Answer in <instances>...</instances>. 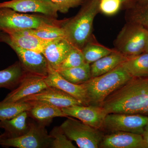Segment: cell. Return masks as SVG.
I'll use <instances>...</instances> for the list:
<instances>
[{
  "instance_id": "cell-19",
  "label": "cell",
  "mask_w": 148,
  "mask_h": 148,
  "mask_svg": "<svg viewBox=\"0 0 148 148\" xmlns=\"http://www.w3.org/2000/svg\"><path fill=\"white\" fill-rule=\"evenodd\" d=\"M28 117V112L25 111L13 118L0 121V128L4 130L5 139L18 138L25 134L29 129Z\"/></svg>"
},
{
  "instance_id": "cell-37",
  "label": "cell",
  "mask_w": 148,
  "mask_h": 148,
  "mask_svg": "<svg viewBox=\"0 0 148 148\" xmlns=\"http://www.w3.org/2000/svg\"><path fill=\"white\" fill-rule=\"evenodd\" d=\"M0 32H1V31H0ZM0 42H1V37H0Z\"/></svg>"
},
{
  "instance_id": "cell-26",
  "label": "cell",
  "mask_w": 148,
  "mask_h": 148,
  "mask_svg": "<svg viewBox=\"0 0 148 148\" xmlns=\"http://www.w3.org/2000/svg\"><path fill=\"white\" fill-rule=\"evenodd\" d=\"M28 34L47 41L65 38L62 26L47 24L36 29H27Z\"/></svg>"
},
{
  "instance_id": "cell-10",
  "label": "cell",
  "mask_w": 148,
  "mask_h": 148,
  "mask_svg": "<svg viewBox=\"0 0 148 148\" xmlns=\"http://www.w3.org/2000/svg\"><path fill=\"white\" fill-rule=\"evenodd\" d=\"M67 116L73 117L97 129L103 130L104 121L108 114L100 106L75 105L62 108Z\"/></svg>"
},
{
  "instance_id": "cell-35",
  "label": "cell",
  "mask_w": 148,
  "mask_h": 148,
  "mask_svg": "<svg viewBox=\"0 0 148 148\" xmlns=\"http://www.w3.org/2000/svg\"><path fill=\"white\" fill-rule=\"evenodd\" d=\"M5 135L4 133L0 135V142L1 140H3V139H5Z\"/></svg>"
},
{
  "instance_id": "cell-28",
  "label": "cell",
  "mask_w": 148,
  "mask_h": 148,
  "mask_svg": "<svg viewBox=\"0 0 148 148\" xmlns=\"http://www.w3.org/2000/svg\"><path fill=\"white\" fill-rule=\"evenodd\" d=\"M49 135L52 139L50 148H77L72 143L71 140L67 137L60 126L53 127Z\"/></svg>"
},
{
  "instance_id": "cell-13",
  "label": "cell",
  "mask_w": 148,
  "mask_h": 148,
  "mask_svg": "<svg viewBox=\"0 0 148 148\" xmlns=\"http://www.w3.org/2000/svg\"><path fill=\"white\" fill-rule=\"evenodd\" d=\"M32 101H45L61 109L75 105H84L69 93L53 86H48L41 91L29 95L18 102Z\"/></svg>"
},
{
  "instance_id": "cell-34",
  "label": "cell",
  "mask_w": 148,
  "mask_h": 148,
  "mask_svg": "<svg viewBox=\"0 0 148 148\" xmlns=\"http://www.w3.org/2000/svg\"><path fill=\"white\" fill-rule=\"evenodd\" d=\"M138 3L142 4H148V0H139Z\"/></svg>"
},
{
  "instance_id": "cell-12",
  "label": "cell",
  "mask_w": 148,
  "mask_h": 148,
  "mask_svg": "<svg viewBox=\"0 0 148 148\" xmlns=\"http://www.w3.org/2000/svg\"><path fill=\"white\" fill-rule=\"evenodd\" d=\"M45 77L26 73L17 87L8 93L2 102H18L29 95L41 91L48 86L45 82Z\"/></svg>"
},
{
  "instance_id": "cell-23",
  "label": "cell",
  "mask_w": 148,
  "mask_h": 148,
  "mask_svg": "<svg viewBox=\"0 0 148 148\" xmlns=\"http://www.w3.org/2000/svg\"><path fill=\"white\" fill-rule=\"evenodd\" d=\"M82 50L86 63L90 64L110 54L114 49L109 48L99 43L93 36Z\"/></svg>"
},
{
  "instance_id": "cell-29",
  "label": "cell",
  "mask_w": 148,
  "mask_h": 148,
  "mask_svg": "<svg viewBox=\"0 0 148 148\" xmlns=\"http://www.w3.org/2000/svg\"><path fill=\"white\" fill-rule=\"evenodd\" d=\"M86 63L82 50L73 47L57 71L78 67Z\"/></svg>"
},
{
  "instance_id": "cell-32",
  "label": "cell",
  "mask_w": 148,
  "mask_h": 148,
  "mask_svg": "<svg viewBox=\"0 0 148 148\" xmlns=\"http://www.w3.org/2000/svg\"><path fill=\"white\" fill-rule=\"evenodd\" d=\"M123 6L127 8H130L131 7L135 5L139 2V0H121Z\"/></svg>"
},
{
  "instance_id": "cell-2",
  "label": "cell",
  "mask_w": 148,
  "mask_h": 148,
  "mask_svg": "<svg viewBox=\"0 0 148 148\" xmlns=\"http://www.w3.org/2000/svg\"><path fill=\"white\" fill-rule=\"evenodd\" d=\"M100 0H87L75 16L66 19L63 24L65 38L74 47L82 50L94 36L93 21L100 12Z\"/></svg>"
},
{
  "instance_id": "cell-17",
  "label": "cell",
  "mask_w": 148,
  "mask_h": 148,
  "mask_svg": "<svg viewBox=\"0 0 148 148\" xmlns=\"http://www.w3.org/2000/svg\"><path fill=\"white\" fill-rule=\"evenodd\" d=\"M29 101L32 104V108L27 111L29 116L40 124L46 126L54 118L68 117L61 108L50 103L40 101Z\"/></svg>"
},
{
  "instance_id": "cell-8",
  "label": "cell",
  "mask_w": 148,
  "mask_h": 148,
  "mask_svg": "<svg viewBox=\"0 0 148 148\" xmlns=\"http://www.w3.org/2000/svg\"><path fill=\"white\" fill-rule=\"evenodd\" d=\"M0 37L1 42L8 45L16 53L19 62L26 73L39 76H47L49 64L42 53L17 46L9 39L6 34L1 31Z\"/></svg>"
},
{
  "instance_id": "cell-15",
  "label": "cell",
  "mask_w": 148,
  "mask_h": 148,
  "mask_svg": "<svg viewBox=\"0 0 148 148\" xmlns=\"http://www.w3.org/2000/svg\"><path fill=\"white\" fill-rule=\"evenodd\" d=\"M99 148H146V147L142 135L115 132L104 135Z\"/></svg>"
},
{
  "instance_id": "cell-9",
  "label": "cell",
  "mask_w": 148,
  "mask_h": 148,
  "mask_svg": "<svg viewBox=\"0 0 148 148\" xmlns=\"http://www.w3.org/2000/svg\"><path fill=\"white\" fill-rule=\"evenodd\" d=\"M148 125V116L136 114L110 113L106 116L103 130L142 135Z\"/></svg>"
},
{
  "instance_id": "cell-24",
  "label": "cell",
  "mask_w": 148,
  "mask_h": 148,
  "mask_svg": "<svg viewBox=\"0 0 148 148\" xmlns=\"http://www.w3.org/2000/svg\"><path fill=\"white\" fill-rule=\"evenodd\" d=\"M57 71L64 78L74 84H82L92 78L90 64L87 63Z\"/></svg>"
},
{
  "instance_id": "cell-22",
  "label": "cell",
  "mask_w": 148,
  "mask_h": 148,
  "mask_svg": "<svg viewBox=\"0 0 148 148\" xmlns=\"http://www.w3.org/2000/svg\"><path fill=\"white\" fill-rule=\"evenodd\" d=\"M26 73L19 61L0 71V88L13 90L17 87Z\"/></svg>"
},
{
  "instance_id": "cell-33",
  "label": "cell",
  "mask_w": 148,
  "mask_h": 148,
  "mask_svg": "<svg viewBox=\"0 0 148 148\" xmlns=\"http://www.w3.org/2000/svg\"><path fill=\"white\" fill-rule=\"evenodd\" d=\"M142 135L145 144L146 148H148V125L145 127L144 132Z\"/></svg>"
},
{
  "instance_id": "cell-11",
  "label": "cell",
  "mask_w": 148,
  "mask_h": 148,
  "mask_svg": "<svg viewBox=\"0 0 148 148\" xmlns=\"http://www.w3.org/2000/svg\"><path fill=\"white\" fill-rule=\"evenodd\" d=\"M8 8L21 13L34 12L57 18V5L50 0H10L0 3V8Z\"/></svg>"
},
{
  "instance_id": "cell-6",
  "label": "cell",
  "mask_w": 148,
  "mask_h": 148,
  "mask_svg": "<svg viewBox=\"0 0 148 148\" xmlns=\"http://www.w3.org/2000/svg\"><path fill=\"white\" fill-rule=\"evenodd\" d=\"M60 126L67 137L80 148H99L105 135L102 130L70 116Z\"/></svg>"
},
{
  "instance_id": "cell-18",
  "label": "cell",
  "mask_w": 148,
  "mask_h": 148,
  "mask_svg": "<svg viewBox=\"0 0 148 148\" xmlns=\"http://www.w3.org/2000/svg\"><path fill=\"white\" fill-rule=\"evenodd\" d=\"M27 29L6 34L9 39L17 46L39 53H42L44 48L49 41L42 39L28 34Z\"/></svg>"
},
{
  "instance_id": "cell-21",
  "label": "cell",
  "mask_w": 148,
  "mask_h": 148,
  "mask_svg": "<svg viewBox=\"0 0 148 148\" xmlns=\"http://www.w3.org/2000/svg\"><path fill=\"white\" fill-rule=\"evenodd\" d=\"M121 66L133 78L148 77V53L128 57Z\"/></svg>"
},
{
  "instance_id": "cell-38",
  "label": "cell",
  "mask_w": 148,
  "mask_h": 148,
  "mask_svg": "<svg viewBox=\"0 0 148 148\" xmlns=\"http://www.w3.org/2000/svg\"><path fill=\"white\" fill-rule=\"evenodd\" d=\"M100 1H101V0H100Z\"/></svg>"
},
{
  "instance_id": "cell-16",
  "label": "cell",
  "mask_w": 148,
  "mask_h": 148,
  "mask_svg": "<svg viewBox=\"0 0 148 148\" xmlns=\"http://www.w3.org/2000/svg\"><path fill=\"white\" fill-rule=\"evenodd\" d=\"M73 47L66 38H60L49 41L42 53L49 64L57 71Z\"/></svg>"
},
{
  "instance_id": "cell-36",
  "label": "cell",
  "mask_w": 148,
  "mask_h": 148,
  "mask_svg": "<svg viewBox=\"0 0 148 148\" xmlns=\"http://www.w3.org/2000/svg\"><path fill=\"white\" fill-rule=\"evenodd\" d=\"M145 52L148 53V36L147 40V44H146Z\"/></svg>"
},
{
  "instance_id": "cell-5",
  "label": "cell",
  "mask_w": 148,
  "mask_h": 148,
  "mask_svg": "<svg viewBox=\"0 0 148 148\" xmlns=\"http://www.w3.org/2000/svg\"><path fill=\"white\" fill-rule=\"evenodd\" d=\"M148 30L140 24L127 22L114 42V49L127 58L145 52Z\"/></svg>"
},
{
  "instance_id": "cell-31",
  "label": "cell",
  "mask_w": 148,
  "mask_h": 148,
  "mask_svg": "<svg viewBox=\"0 0 148 148\" xmlns=\"http://www.w3.org/2000/svg\"><path fill=\"white\" fill-rule=\"evenodd\" d=\"M58 7V12L66 13L71 9L82 5L87 0H50Z\"/></svg>"
},
{
  "instance_id": "cell-7",
  "label": "cell",
  "mask_w": 148,
  "mask_h": 148,
  "mask_svg": "<svg viewBox=\"0 0 148 148\" xmlns=\"http://www.w3.org/2000/svg\"><path fill=\"white\" fill-rule=\"evenodd\" d=\"M29 123V130L24 135L18 138L3 139L0 145L5 147L50 148L52 139L47 133L46 126L36 121Z\"/></svg>"
},
{
  "instance_id": "cell-14",
  "label": "cell",
  "mask_w": 148,
  "mask_h": 148,
  "mask_svg": "<svg viewBox=\"0 0 148 148\" xmlns=\"http://www.w3.org/2000/svg\"><path fill=\"white\" fill-rule=\"evenodd\" d=\"M45 81L48 86L61 89L81 101L84 106L89 105L86 90L83 84H75L69 82L49 64L48 73L45 77Z\"/></svg>"
},
{
  "instance_id": "cell-30",
  "label": "cell",
  "mask_w": 148,
  "mask_h": 148,
  "mask_svg": "<svg viewBox=\"0 0 148 148\" xmlns=\"http://www.w3.org/2000/svg\"><path fill=\"white\" fill-rule=\"evenodd\" d=\"M123 6L121 0H101L100 12L108 16L114 15Z\"/></svg>"
},
{
  "instance_id": "cell-3",
  "label": "cell",
  "mask_w": 148,
  "mask_h": 148,
  "mask_svg": "<svg viewBox=\"0 0 148 148\" xmlns=\"http://www.w3.org/2000/svg\"><path fill=\"white\" fill-rule=\"evenodd\" d=\"M132 78L121 65L106 73L91 78L82 84L89 105L101 106L108 96Z\"/></svg>"
},
{
  "instance_id": "cell-27",
  "label": "cell",
  "mask_w": 148,
  "mask_h": 148,
  "mask_svg": "<svg viewBox=\"0 0 148 148\" xmlns=\"http://www.w3.org/2000/svg\"><path fill=\"white\" fill-rule=\"evenodd\" d=\"M126 21L140 24L148 30V4L138 3L127 8Z\"/></svg>"
},
{
  "instance_id": "cell-25",
  "label": "cell",
  "mask_w": 148,
  "mask_h": 148,
  "mask_svg": "<svg viewBox=\"0 0 148 148\" xmlns=\"http://www.w3.org/2000/svg\"><path fill=\"white\" fill-rule=\"evenodd\" d=\"M32 107L30 101L5 103L0 101V121L15 117Z\"/></svg>"
},
{
  "instance_id": "cell-20",
  "label": "cell",
  "mask_w": 148,
  "mask_h": 148,
  "mask_svg": "<svg viewBox=\"0 0 148 148\" xmlns=\"http://www.w3.org/2000/svg\"><path fill=\"white\" fill-rule=\"evenodd\" d=\"M127 58L114 49L110 54L90 64L91 77H95L99 76L112 71L120 65Z\"/></svg>"
},
{
  "instance_id": "cell-4",
  "label": "cell",
  "mask_w": 148,
  "mask_h": 148,
  "mask_svg": "<svg viewBox=\"0 0 148 148\" xmlns=\"http://www.w3.org/2000/svg\"><path fill=\"white\" fill-rule=\"evenodd\" d=\"M66 20H58L42 14L21 13L8 8H0V31L7 34L47 24L63 26Z\"/></svg>"
},
{
  "instance_id": "cell-1",
  "label": "cell",
  "mask_w": 148,
  "mask_h": 148,
  "mask_svg": "<svg viewBox=\"0 0 148 148\" xmlns=\"http://www.w3.org/2000/svg\"><path fill=\"white\" fill-rule=\"evenodd\" d=\"M100 106L108 114L148 116V77L132 78L108 96Z\"/></svg>"
}]
</instances>
